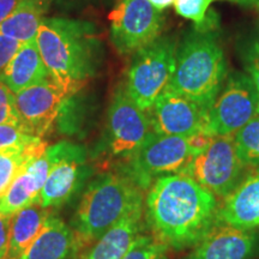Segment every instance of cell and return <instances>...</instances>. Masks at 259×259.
<instances>
[{
  "label": "cell",
  "mask_w": 259,
  "mask_h": 259,
  "mask_svg": "<svg viewBox=\"0 0 259 259\" xmlns=\"http://www.w3.org/2000/svg\"><path fill=\"white\" fill-rule=\"evenodd\" d=\"M70 97L50 78L15 94L21 126L29 135L42 138L54 125Z\"/></svg>",
  "instance_id": "4fadbf2b"
},
{
  "label": "cell",
  "mask_w": 259,
  "mask_h": 259,
  "mask_svg": "<svg viewBox=\"0 0 259 259\" xmlns=\"http://www.w3.org/2000/svg\"><path fill=\"white\" fill-rule=\"evenodd\" d=\"M48 78L36 38L22 44L16 56L0 74V80L14 94Z\"/></svg>",
  "instance_id": "e0dca14e"
},
{
  "label": "cell",
  "mask_w": 259,
  "mask_h": 259,
  "mask_svg": "<svg viewBox=\"0 0 259 259\" xmlns=\"http://www.w3.org/2000/svg\"><path fill=\"white\" fill-rule=\"evenodd\" d=\"M109 22L113 46L120 54H131L160 36L163 17L148 0H119Z\"/></svg>",
  "instance_id": "30bf717a"
},
{
  "label": "cell",
  "mask_w": 259,
  "mask_h": 259,
  "mask_svg": "<svg viewBox=\"0 0 259 259\" xmlns=\"http://www.w3.org/2000/svg\"><path fill=\"white\" fill-rule=\"evenodd\" d=\"M215 2L220 0H176L174 8L178 15L193 22L194 29H213L212 22L216 18H212L211 15L208 17V11Z\"/></svg>",
  "instance_id": "cb8c5ba5"
},
{
  "label": "cell",
  "mask_w": 259,
  "mask_h": 259,
  "mask_svg": "<svg viewBox=\"0 0 259 259\" xmlns=\"http://www.w3.org/2000/svg\"><path fill=\"white\" fill-rule=\"evenodd\" d=\"M149 114L151 128L157 135L185 138L206 135L208 111L168 88L157 97Z\"/></svg>",
  "instance_id": "7c38bea8"
},
{
  "label": "cell",
  "mask_w": 259,
  "mask_h": 259,
  "mask_svg": "<svg viewBox=\"0 0 259 259\" xmlns=\"http://www.w3.org/2000/svg\"><path fill=\"white\" fill-rule=\"evenodd\" d=\"M148 2L150 3L155 9H157L158 11L162 12L163 10H166L169 8V6L174 5V2H176V0H148Z\"/></svg>",
  "instance_id": "1f68e13d"
},
{
  "label": "cell",
  "mask_w": 259,
  "mask_h": 259,
  "mask_svg": "<svg viewBox=\"0 0 259 259\" xmlns=\"http://www.w3.org/2000/svg\"><path fill=\"white\" fill-rule=\"evenodd\" d=\"M143 204L136 206L94 242L84 259H122L139 235Z\"/></svg>",
  "instance_id": "2e32d148"
},
{
  "label": "cell",
  "mask_w": 259,
  "mask_h": 259,
  "mask_svg": "<svg viewBox=\"0 0 259 259\" xmlns=\"http://www.w3.org/2000/svg\"><path fill=\"white\" fill-rule=\"evenodd\" d=\"M74 252L73 233L52 215L22 259H66Z\"/></svg>",
  "instance_id": "d6986e66"
},
{
  "label": "cell",
  "mask_w": 259,
  "mask_h": 259,
  "mask_svg": "<svg viewBox=\"0 0 259 259\" xmlns=\"http://www.w3.org/2000/svg\"><path fill=\"white\" fill-rule=\"evenodd\" d=\"M258 242L254 231L216 222L189 259H250L258 250Z\"/></svg>",
  "instance_id": "5bb4252c"
},
{
  "label": "cell",
  "mask_w": 259,
  "mask_h": 259,
  "mask_svg": "<svg viewBox=\"0 0 259 259\" xmlns=\"http://www.w3.org/2000/svg\"><path fill=\"white\" fill-rule=\"evenodd\" d=\"M38 137L29 135L25 130L19 125L0 124V150L5 149L24 147L38 141Z\"/></svg>",
  "instance_id": "484cf974"
},
{
  "label": "cell",
  "mask_w": 259,
  "mask_h": 259,
  "mask_svg": "<svg viewBox=\"0 0 259 259\" xmlns=\"http://www.w3.org/2000/svg\"><path fill=\"white\" fill-rule=\"evenodd\" d=\"M51 0H23L0 24V34L22 44L35 40Z\"/></svg>",
  "instance_id": "ffe728a7"
},
{
  "label": "cell",
  "mask_w": 259,
  "mask_h": 259,
  "mask_svg": "<svg viewBox=\"0 0 259 259\" xmlns=\"http://www.w3.org/2000/svg\"><path fill=\"white\" fill-rule=\"evenodd\" d=\"M177 48L174 38L158 36L136 52L132 58L125 88L144 112H150L157 97L169 85L176 66Z\"/></svg>",
  "instance_id": "8992f818"
},
{
  "label": "cell",
  "mask_w": 259,
  "mask_h": 259,
  "mask_svg": "<svg viewBox=\"0 0 259 259\" xmlns=\"http://www.w3.org/2000/svg\"><path fill=\"white\" fill-rule=\"evenodd\" d=\"M150 119L128 96L125 87H119L107 113L103 145L109 157L130 162L151 134Z\"/></svg>",
  "instance_id": "52a82bcc"
},
{
  "label": "cell",
  "mask_w": 259,
  "mask_h": 259,
  "mask_svg": "<svg viewBox=\"0 0 259 259\" xmlns=\"http://www.w3.org/2000/svg\"><path fill=\"white\" fill-rule=\"evenodd\" d=\"M46 149V142L44 139H38L24 147L0 150V196L5 192L21 168L29 161L41 156Z\"/></svg>",
  "instance_id": "7402d4cb"
},
{
  "label": "cell",
  "mask_w": 259,
  "mask_h": 259,
  "mask_svg": "<svg viewBox=\"0 0 259 259\" xmlns=\"http://www.w3.org/2000/svg\"><path fill=\"white\" fill-rule=\"evenodd\" d=\"M209 139L206 135L185 138L151 132L128 162L127 174L142 190L150 186L154 178L184 174Z\"/></svg>",
  "instance_id": "5b68a950"
},
{
  "label": "cell",
  "mask_w": 259,
  "mask_h": 259,
  "mask_svg": "<svg viewBox=\"0 0 259 259\" xmlns=\"http://www.w3.org/2000/svg\"><path fill=\"white\" fill-rule=\"evenodd\" d=\"M54 163L42 186L38 205L54 209L65 203L78 192L88 176L85 150L71 142H60L52 145Z\"/></svg>",
  "instance_id": "8fae6325"
},
{
  "label": "cell",
  "mask_w": 259,
  "mask_h": 259,
  "mask_svg": "<svg viewBox=\"0 0 259 259\" xmlns=\"http://www.w3.org/2000/svg\"><path fill=\"white\" fill-rule=\"evenodd\" d=\"M122 259H168L167 245L151 235L139 234Z\"/></svg>",
  "instance_id": "d4e9b609"
},
{
  "label": "cell",
  "mask_w": 259,
  "mask_h": 259,
  "mask_svg": "<svg viewBox=\"0 0 259 259\" xmlns=\"http://www.w3.org/2000/svg\"><path fill=\"white\" fill-rule=\"evenodd\" d=\"M244 65L247 76L253 83L258 95V114H259V38H255L248 45L244 54Z\"/></svg>",
  "instance_id": "83f0119b"
},
{
  "label": "cell",
  "mask_w": 259,
  "mask_h": 259,
  "mask_svg": "<svg viewBox=\"0 0 259 259\" xmlns=\"http://www.w3.org/2000/svg\"><path fill=\"white\" fill-rule=\"evenodd\" d=\"M244 168L236 153L234 136H213L184 174L196 180L215 197L225 198L241 183Z\"/></svg>",
  "instance_id": "ba28073f"
},
{
  "label": "cell",
  "mask_w": 259,
  "mask_h": 259,
  "mask_svg": "<svg viewBox=\"0 0 259 259\" xmlns=\"http://www.w3.org/2000/svg\"><path fill=\"white\" fill-rule=\"evenodd\" d=\"M258 114V95L247 73H229L208 111L206 136H234Z\"/></svg>",
  "instance_id": "9c48e42d"
},
{
  "label": "cell",
  "mask_w": 259,
  "mask_h": 259,
  "mask_svg": "<svg viewBox=\"0 0 259 259\" xmlns=\"http://www.w3.org/2000/svg\"><path fill=\"white\" fill-rule=\"evenodd\" d=\"M0 124L19 125V116L16 109L15 94L0 80Z\"/></svg>",
  "instance_id": "4316f807"
},
{
  "label": "cell",
  "mask_w": 259,
  "mask_h": 259,
  "mask_svg": "<svg viewBox=\"0 0 259 259\" xmlns=\"http://www.w3.org/2000/svg\"><path fill=\"white\" fill-rule=\"evenodd\" d=\"M145 204L156 238L176 250L198 244L216 223L219 210L216 197L186 174L157 178Z\"/></svg>",
  "instance_id": "6da1fadb"
},
{
  "label": "cell",
  "mask_w": 259,
  "mask_h": 259,
  "mask_svg": "<svg viewBox=\"0 0 259 259\" xmlns=\"http://www.w3.org/2000/svg\"><path fill=\"white\" fill-rule=\"evenodd\" d=\"M31 161L21 168L5 192L0 196V215L10 218L28 206L38 204L42 187L32 169Z\"/></svg>",
  "instance_id": "44dd1931"
},
{
  "label": "cell",
  "mask_w": 259,
  "mask_h": 259,
  "mask_svg": "<svg viewBox=\"0 0 259 259\" xmlns=\"http://www.w3.org/2000/svg\"><path fill=\"white\" fill-rule=\"evenodd\" d=\"M48 78L74 95L96 74L101 46L95 27L69 18H45L36 35Z\"/></svg>",
  "instance_id": "7a4b0ae2"
},
{
  "label": "cell",
  "mask_w": 259,
  "mask_h": 259,
  "mask_svg": "<svg viewBox=\"0 0 259 259\" xmlns=\"http://www.w3.org/2000/svg\"><path fill=\"white\" fill-rule=\"evenodd\" d=\"M10 225L11 216L0 215V259H6L10 244Z\"/></svg>",
  "instance_id": "f546056e"
},
{
  "label": "cell",
  "mask_w": 259,
  "mask_h": 259,
  "mask_svg": "<svg viewBox=\"0 0 259 259\" xmlns=\"http://www.w3.org/2000/svg\"><path fill=\"white\" fill-rule=\"evenodd\" d=\"M234 143L245 167L259 166V114L236 132Z\"/></svg>",
  "instance_id": "603a6c76"
},
{
  "label": "cell",
  "mask_w": 259,
  "mask_h": 259,
  "mask_svg": "<svg viewBox=\"0 0 259 259\" xmlns=\"http://www.w3.org/2000/svg\"><path fill=\"white\" fill-rule=\"evenodd\" d=\"M21 46L22 42L0 34V74L6 69Z\"/></svg>",
  "instance_id": "f1b7e54d"
},
{
  "label": "cell",
  "mask_w": 259,
  "mask_h": 259,
  "mask_svg": "<svg viewBox=\"0 0 259 259\" xmlns=\"http://www.w3.org/2000/svg\"><path fill=\"white\" fill-rule=\"evenodd\" d=\"M216 222L246 231L259 228V166L225 197Z\"/></svg>",
  "instance_id": "9a60e30c"
},
{
  "label": "cell",
  "mask_w": 259,
  "mask_h": 259,
  "mask_svg": "<svg viewBox=\"0 0 259 259\" xmlns=\"http://www.w3.org/2000/svg\"><path fill=\"white\" fill-rule=\"evenodd\" d=\"M142 204V189L127 173H108L97 178L83 193L72 222L74 252L93 245Z\"/></svg>",
  "instance_id": "277c9868"
},
{
  "label": "cell",
  "mask_w": 259,
  "mask_h": 259,
  "mask_svg": "<svg viewBox=\"0 0 259 259\" xmlns=\"http://www.w3.org/2000/svg\"><path fill=\"white\" fill-rule=\"evenodd\" d=\"M226 78L225 52L213 29H193L185 35L178 45L168 89L209 111Z\"/></svg>",
  "instance_id": "3957f363"
},
{
  "label": "cell",
  "mask_w": 259,
  "mask_h": 259,
  "mask_svg": "<svg viewBox=\"0 0 259 259\" xmlns=\"http://www.w3.org/2000/svg\"><path fill=\"white\" fill-rule=\"evenodd\" d=\"M52 216V209L38 204L28 206L11 216L10 244L6 259H22Z\"/></svg>",
  "instance_id": "ac0fdd59"
},
{
  "label": "cell",
  "mask_w": 259,
  "mask_h": 259,
  "mask_svg": "<svg viewBox=\"0 0 259 259\" xmlns=\"http://www.w3.org/2000/svg\"><path fill=\"white\" fill-rule=\"evenodd\" d=\"M23 0H0V24L9 17Z\"/></svg>",
  "instance_id": "4dcf8cb0"
},
{
  "label": "cell",
  "mask_w": 259,
  "mask_h": 259,
  "mask_svg": "<svg viewBox=\"0 0 259 259\" xmlns=\"http://www.w3.org/2000/svg\"><path fill=\"white\" fill-rule=\"evenodd\" d=\"M234 2L242 5H251V6L259 5V0H234Z\"/></svg>",
  "instance_id": "d6a6232c"
}]
</instances>
